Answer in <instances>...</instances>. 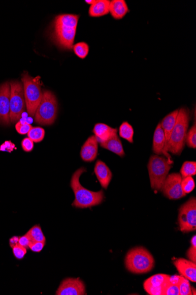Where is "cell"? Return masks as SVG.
Instances as JSON below:
<instances>
[{
	"label": "cell",
	"mask_w": 196,
	"mask_h": 295,
	"mask_svg": "<svg viewBox=\"0 0 196 295\" xmlns=\"http://www.w3.org/2000/svg\"><path fill=\"white\" fill-rule=\"evenodd\" d=\"M79 18V15L73 14H60L55 18L51 38L61 49L73 50Z\"/></svg>",
	"instance_id": "cell-1"
},
{
	"label": "cell",
	"mask_w": 196,
	"mask_h": 295,
	"mask_svg": "<svg viewBox=\"0 0 196 295\" xmlns=\"http://www.w3.org/2000/svg\"><path fill=\"white\" fill-rule=\"evenodd\" d=\"M86 171L85 168H80L75 171L71 180V188L75 195V200L72 205L77 208L85 209L97 206L103 203L105 198L103 190L93 192L81 185L80 177Z\"/></svg>",
	"instance_id": "cell-2"
},
{
	"label": "cell",
	"mask_w": 196,
	"mask_h": 295,
	"mask_svg": "<svg viewBox=\"0 0 196 295\" xmlns=\"http://www.w3.org/2000/svg\"><path fill=\"white\" fill-rule=\"evenodd\" d=\"M190 111L182 107L179 110L178 117L168 145L167 151L180 155L186 144V138L190 121Z\"/></svg>",
	"instance_id": "cell-3"
},
{
	"label": "cell",
	"mask_w": 196,
	"mask_h": 295,
	"mask_svg": "<svg viewBox=\"0 0 196 295\" xmlns=\"http://www.w3.org/2000/svg\"><path fill=\"white\" fill-rule=\"evenodd\" d=\"M125 266L135 274H147L154 267L155 261L151 253L143 247L132 249L125 257Z\"/></svg>",
	"instance_id": "cell-4"
},
{
	"label": "cell",
	"mask_w": 196,
	"mask_h": 295,
	"mask_svg": "<svg viewBox=\"0 0 196 295\" xmlns=\"http://www.w3.org/2000/svg\"><path fill=\"white\" fill-rule=\"evenodd\" d=\"M21 81L24 85L26 107L28 113L30 116H35L37 107L43 96L40 77H32L25 72L22 74Z\"/></svg>",
	"instance_id": "cell-5"
},
{
	"label": "cell",
	"mask_w": 196,
	"mask_h": 295,
	"mask_svg": "<svg viewBox=\"0 0 196 295\" xmlns=\"http://www.w3.org/2000/svg\"><path fill=\"white\" fill-rule=\"evenodd\" d=\"M172 160L159 155L150 156L148 168L150 185L157 191H162L164 183L172 167Z\"/></svg>",
	"instance_id": "cell-6"
},
{
	"label": "cell",
	"mask_w": 196,
	"mask_h": 295,
	"mask_svg": "<svg viewBox=\"0 0 196 295\" xmlns=\"http://www.w3.org/2000/svg\"><path fill=\"white\" fill-rule=\"evenodd\" d=\"M58 113V102L55 96L50 91H44L43 96L35 114V121L41 125H51Z\"/></svg>",
	"instance_id": "cell-7"
},
{
	"label": "cell",
	"mask_w": 196,
	"mask_h": 295,
	"mask_svg": "<svg viewBox=\"0 0 196 295\" xmlns=\"http://www.w3.org/2000/svg\"><path fill=\"white\" fill-rule=\"evenodd\" d=\"M10 99V121L14 123L20 120L25 110L24 88L20 82L11 81Z\"/></svg>",
	"instance_id": "cell-8"
},
{
	"label": "cell",
	"mask_w": 196,
	"mask_h": 295,
	"mask_svg": "<svg viewBox=\"0 0 196 295\" xmlns=\"http://www.w3.org/2000/svg\"><path fill=\"white\" fill-rule=\"evenodd\" d=\"M178 221L180 229L182 232H189L196 229V199L191 197L180 206Z\"/></svg>",
	"instance_id": "cell-9"
},
{
	"label": "cell",
	"mask_w": 196,
	"mask_h": 295,
	"mask_svg": "<svg viewBox=\"0 0 196 295\" xmlns=\"http://www.w3.org/2000/svg\"><path fill=\"white\" fill-rule=\"evenodd\" d=\"M182 177L179 173H173L168 175L162 191L170 200H177L186 196L183 191L181 182Z\"/></svg>",
	"instance_id": "cell-10"
},
{
	"label": "cell",
	"mask_w": 196,
	"mask_h": 295,
	"mask_svg": "<svg viewBox=\"0 0 196 295\" xmlns=\"http://www.w3.org/2000/svg\"><path fill=\"white\" fill-rule=\"evenodd\" d=\"M11 87L9 82L0 85V124L10 125V99Z\"/></svg>",
	"instance_id": "cell-11"
},
{
	"label": "cell",
	"mask_w": 196,
	"mask_h": 295,
	"mask_svg": "<svg viewBox=\"0 0 196 295\" xmlns=\"http://www.w3.org/2000/svg\"><path fill=\"white\" fill-rule=\"evenodd\" d=\"M85 285L80 278L64 279L56 292V295L86 294Z\"/></svg>",
	"instance_id": "cell-12"
},
{
	"label": "cell",
	"mask_w": 196,
	"mask_h": 295,
	"mask_svg": "<svg viewBox=\"0 0 196 295\" xmlns=\"http://www.w3.org/2000/svg\"><path fill=\"white\" fill-rule=\"evenodd\" d=\"M171 276L166 274H157L146 280L143 287L146 292L151 295H162L166 284Z\"/></svg>",
	"instance_id": "cell-13"
},
{
	"label": "cell",
	"mask_w": 196,
	"mask_h": 295,
	"mask_svg": "<svg viewBox=\"0 0 196 295\" xmlns=\"http://www.w3.org/2000/svg\"><path fill=\"white\" fill-rule=\"evenodd\" d=\"M98 141L95 135L88 137L81 150V157L86 162H92L97 158Z\"/></svg>",
	"instance_id": "cell-14"
},
{
	"label": "cell",
	"mask_w": 196,
	"mask_h": 295,
	"mask_svg": "<svg viewBox=\"0 0 196 295\" xmlns=\"http://www.w3.org/2000/svg\"><path fill=\"white\" fill-rule=\"evenodd\" d=\"M179 274L193 282H196V264L191 260L183 258L177 259L173 262Z\"/></svg>",
	"instance_id": "cell-15"
},
{
	"label": "cell",
	"mask_w": 196,
	"mask_h": 295,
	"mask_svg": "<svg viewBox=\"0 0 196 295\" xmlns=\"http://www.w3.org/2000/svg\"><path fill=\"white\" fill-rule=\"evenodd\" d=\"M166 139L165 133L161 125L158 124L154 132L153 140V151L156 155H164L169 160H171V156L165 152Z\"/></svg>",
	"instance_id": "cell-16"
},
{
	"label": "cell",
	"mask_w": 196,
	"mask_h": 295,
	"mask_svg": "<svg viewBox=\"0 0 196 295\" xmlns=\"http://www.w3.org/2000/svg\"><path fill=\"white\" fill-rule=\"evenodd\" d=\"M94 171L98 181L103 188L107 189L113 176L112 171L109 167L101 160H97L95 164Z\"/></svg>",
	"instance_id": "cell-17"
},
{
	"label": "cell",
	"mask_w": 196,
	"mask_h": 295,
	"mask_svg": "<svg viewBox=\"0 0 196 295\" xmlns=\"http://www.w3.org/2000/svg\"><path fill=\"white\" fill-rule=\"evenodd\" d=\"M178 113L179 110H176L171 112V113H169L167 115V116L165 117V118L160 123L161 128L163 129L165 133L166 139L165 152L167 153H168L167 151L168 145L170 138H171V134L173 131V128H174L175 125Z\"/></svg>",
	"instance_id": "cell-18"
},
{
	"label": "cell",
	"mask_w": 196,
	"mask_h": 295,
	"mask_svg": "<svg viewBox=\"0 0 196 295\" xmlns=\"http://www.w3.org/2000/svg\"><path fill=\"white\" fill-rule=\"evenodd\" d=\"M118 130L112 128L104 123H97L93 129V132L98 141V143L105 142L110 139L117 134Z\"/></svg>",
	"instance_id": "cell-19"
},
{
	"label": "cell",
	"mask_w": 196,
	"mask_h": 295,
	"mask_svg": "<svg viewBox=\"0 0 196 295\" xmlns=\"http://www.w3.org/2000/svg\"><path fill=\"white\" fill-rule=\"evenodd\" d=\"M129 11V8L125 0H112L110 2L109 13L115 20L122 19Z\"/></svg>",
	"instance_id": "cell-20"
},
{
	"label": "cell",
	"mask_w": 196,
	"mask_h": 295,
	"mask_svg": "<svg viewBox=\"0 0 196 295\" xmlns=\"http://www.w3.org/2000/svg\"><path fill=\"white\" fill-rule=\"evenodd\" d=\"M100 145L102 148L114 153L115 154L121 157V158L125 156V151H124L122 143L117 134L111 137L110 139L100 143Z\"/></svg>",
	"instance_id": "cell-21"
},
{
	"label": "cell",
	"mask_w": 196,
	"mask_h": 295,
	"mask_svg": "<svg viewBox=\"0 0 196 295\" xmlns=\"http://www.w3.org/2000/svg\"><path fill=\"white\" fill-rule=\"evenodd\" d=\"M109 0H96L93 5L90 6L89 9V14L90 17H100L104 16L109 13Z\"/></svg>",
	"instance_id": "cell-22"
},
{
	"label": "cell",
	"mask_w": 196,
	"mask_h": 295,
	"mask_svg": "<svg viewBox=\"0 0 196 295\" xmlns=\"http://www.w3.org/2000/svg\"><path fill=\"white\" fill-rule=\"evenodd\" d=\"M119 133L120 137L129 141L130 143H134V130L129 123L123 122L119 127Z\"/></svg>",
	"instance_id": "cell-23"
},
{
	"label": "cell",
	"mask_w": 196,
	"mask_h": 295,
	"mask_svg": "<svg viewBox=\"0 0 196 295\" xmlns=\"http://www.w3.org/2000/svg\"><path fill=\"white\" fill-rule=\"evenodd\" d=\"M32 242H46L42 229L39 225L34 226L27 233Z\"/></svg>",
	"instance_id": "cell-24"
},
{
	"label": "cell",
	"mask_w": 196,
	"mask_h": 295,
	"mask_svg": "<svg viewBox=\"0 0 196 295\" xmlns=\"http://www.w3.org/2000/svg\"><path fill=\"white\" fill-rule=\"evenodd\" d=\"M181 175L183 178L193 176L196 174L195 162L186 161L183 164L180 169Z\"/></svg>",
	"instance_id": "cell-25"
},
{
	"label": "cell",
	"mask_w": 196,
	"mask_h": 295,
	"mask_svg": "<svg viewBox=\"0 0 196 295\" xmlns=\"http://www.w3.org/2000/svg\"><path fill=\"white\" fill-rule=\"evenodd\" d=\"M28 137L31 139L34 142L39 143L43 141L45 136V130L40 127L32 128L27 134Z\"/></svg>",
	"instance_id": "cell-26"
},
{
	"label": "cell",
	"mask_w": 196,
	"mask_h": 295,
	"mask_svg": "<svg viewBox=\"0 0 196 295\" xmlns=\"http://www.w3.org/2000/svg\"><path fill=\"white\" fill-rule=\"evenodd\" d=\"M73 50L79 58L84 59L89 53V47L87 43L80 42L74 45Z\"/></svg>",
	"instance_id": "cell-27"
},
{
	"label": "cell",
	"mask_w": 196,
	"mask_h": 295,
	"mask_svg": "<svg viewBox=\"0 0 196 295\" xmlns=\"http://www.w3.org/2000/svg\"><path fill=\"white\" fill-rule=\"evenodd\" d=\"M180 295H192L191 288L189 281L182 276H180L178 283Z\"/></svg>",
	"instance_id": "cell-28"
},
{
	"label": "cell",
	"mask_w": 196,
	"mask_h": 295,
	"mask_svg": "<svg viewBox=\"0 0 196 295\" xmlns=\"http://www.w3.org/2000/svg\"><path fill=\"white\" fill-rule=\"evenodd\" d=\"M181 186L183 191L187 195L191 193L195 188V182L194 179L191 176H188L182 179L181 182Z\"/></svg>",
	"instance_id": "cell-29"
},
{
	"label": "cell",
	"mask_w": 196,
	"mask_h": 295,
	"mask_svg": "<svg viewBox=\"0 0 196 295\" xmlns=\"http://www.w3.org/2000/svg\"><path fill=\"white\" fill-rule=\"evenodd\" d=\"M186 143L190 148H196V126L194 124L187 133Z\"/></svg>",
	"instance_id": "cell-30"
},
{
	"label": "cell",
	"mask_w": 196,
	"mask_h": 295,
	"mask_svg": "<svg viewBox=\"0 0 196 295\" xmlns=\"http://www.w3.org/2000/svg\"><path fill=\"white\" fill-rule=\"evenodd\" d=\"M162 295H180L178 285L171 282L169 279L164 287Z\"/></svg>",
	"instance_id": "cell-31"
},
{
	"label": "cell",
	"mask_w": 196,
	"mask_h": 295,
	"mask_svg": "<svg viewBox=\"0 0 196 295\" xmlns=\"http://www.w3.org/2000/svg\"><path fill=\"white\" fill-rule=\"evenodd\" d=\"M32 128V126L27 122H18L16 125L17 132L22 135L28 134Z\"/></svg>",
	"instance_id": "cell-32"
},
{
	"label": "cell",
	"mask_w": 196,
	"mask_h": 295,
	"mask_svg": "<svg viewBox=\"0 0 196 295\" xmlns=\"http://www.w3.org/2000/svg\"><path fill=\"white\" fill-rule=\"evenodd\" d=\"M27 252V248L22 247V246L18 244L14 246L13 248V255L18 260L23 259Z\"/></svg>",
	"instance_id": "cell-33"
},
{
	"label": "cell",
	"mask_w": 196,
	"mask_h": 295,
	"mask_svg": "<svg viewBox=\"0 0 196 295\" xmlns=\"http://www.w3.org/2000/svg\"><path fill=\"white\" fill-rule=\"evenodd\" d=\"M22 148L25 152H30L34 149V141L29 139V137H26L21 141Z\"/></svg>",
	"instance_id": "cell-34"
},
{
	"label": "cell",
	"mask_w": 196,
	"mask_h": 295,
	"mask_svg": "<svg viewBox=\"0 0 196 295\" xmlns=\"http://www.w3.org/2000/svg\"><path fill=\"white\" fill-rule=\"evenodd\" d=\"M45 245L43 242H31L29 245V248L34 252L39 253L43 251Z\"/></svg>",
	"instance_id": "cell-35"
},
{
	"label": "cell",
	"mask_w": 196,
	"mask_h": 295,
	"mask_svg": "<svg viewBox=\"0 0 196 295\" xmlns=\"http://www.w3.org/2000/svg\"><path fill=\"white\" fill-rule=\"evenodd\" d=\"M31 238L29 237L27 233H26L24 236L20 237L18 241V245L24 247L25 248H28L30 243H31Z\"/></svg>",
	"instance_id": "cell-36"
},
{
	"label": "cell",
	"mask_w": 196,
	"mask_h": 295,
	"mask_svg": "<svg viewBox=\"0 0 196 295\" xmlns=\"http://www.w3.org/2000/svg\"><path fill=\"white\" fill-rule=\"evenodd\" d=\"M187 256L192 262H196V246H191V247L188 250Z\"/></svg>",
	"instance_id": "cell-37"
},
{
	"label": "cell",
	"mask_w": 196,
	"mask_h": 295,
	"mask_svg": "<svg viewBox=\"0 0 196 295\" xmlns=\"http://www.w3.org/2000/svg\"><path fill=\"white\" fill-rule=\"evenodd\" d=\"M14 148H15V145L11 141H7L2 145L0 151L11 152L14 150Z\"/></svg>",
	"instance_id": "cell-38"
},
{
	"label": "cell",
	"mask_w": 196,
	"mask_h": 295,
	"mask_svg": "<svg viewBox=\"0 0 196 295\" xmlns=\"http://www.w3.org/2000/svg\"><path fill=\"white\" fill-rule=\"evenodd\" d=\"M19 238H20V237L15 236L10 239L9 243L11 248H13L14 246L18 244Z\"/></svg>",
	"instance_id": "cell-39"
},
{
	"label": "cell",
	"mask_w": 196,
	"mask_h": 295,
	"mask_svg": "<svg viewBox=\"0 0 196 295\" xmlns=\"http://www.w3.org/2000/svg\"><path fill=\"white\" fill-rule=\"evenodd\" d=\"M85 2L91 6L96 2V0H86Z\"/></svg>",
	"instance_id": "cell-40"
}]
</instances>
